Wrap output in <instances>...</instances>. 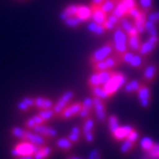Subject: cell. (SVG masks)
Listing matches in <instances>:
<instances>
[{"mask_svg":"<svg viewBox=\"0 0 159 159\" xmlns=\"http://www.w3.org/2000/svg\"><path fill=\"white\" fill-rule=\"evenodd\" d=\"M63 22L69 28H76V27H79L81 23L84 22V21H83L82 19H80L77 16H73V17H70V18H67V19L63 20Z\"/></svg>","mask_w":159,"mask_h":159,"instance_id":"obj_36","label":"cell"},{"mask_svg":"<svg viewBox=\"0 0 159 159\" xmlns=\"http://www.w3.org/2000/svg\"><path fill=\"white\" fill-rule=\"evenodd\" d=\"M82 107V103L80 102H75L73 104H69L62 112L60 113L59 115H57L59 118L61 119H69L71 117L75 116V115H79L80 109Z\"/></svg>","mask_w":159,"mask_h":159,"instance_id":"obj_12","label":"cell"},{"mask_svg":"<svg viewBox=\"0 0 159 159\" xmlns=\"http://www.w3.org/2000/svg\"><path fill=\"white\" fill-rule=\"evenodd\" d=\"M91 7V11H92V15H91V18H92L93 21H95L96 23H99V25H103L105 22L107 17V13L104 12L101 8V6H89Z\"/></svg>","mask_w":159,"mask_h":159,"instance_id":"obj_15","label":"cell"},{"mask_svg":"<svg viewBox=\"0 0 159 159\" xmlns=\"http://www.w3.org/2000/svg\"><path fill=\"white\" fill-rule=\"evenodd\" d=\"M142 159H159V143H155L149 150L144 152Z\"/></svg>","mask_w":159,"mask_h":159,"instance_id":"obj_29","label":"cell"},{"mask_svg":"<svg viewBox=\"0 0 159 159\" xmlns=\"http://www.w3.org/2000/svg\"><path fill=\"white\" fill-rule=\"evenodd\" d=\"M93 108H94V111H95L97 122L101 123V124H104L107 118L106 106H105L104 101L98 98V97L93 96Z\"/></svg>","mask_w":159,"mask_h":159,"instance_id":"obj_8","label":"cell"},{"mask_svg":"<svg viewBox=\"0 0 159 159\" xmlns=\"http://www.w3.org/2000/svg\"><path fill=\"white\" fill-rule=\"evenodd\" d=\"M122 62V55H118L116 53H113L108 57L104 59L103 61L92 64L93 72H101V71H106V70H114L117 65H119Z\"/></svg>","mask_w":159,"mask_h":159,"instance_id":"obj_3","label":"cell"},{"mask_svg":"<svg viewBox=\"0 0 159 159\" xmlns=\"http://www.w3.org/2000/svg\"><path fill=\"white\" fill-rule=\"evenodd\" d=\"M81 136H82V128H81L79 125H75V126H73L72 128H71L67 138H69L70 140H71V143L74 145L80 142Z\"/></svg>","mask_w":159,"mask_h":159,"instance_id":"obj_24","label":"cell"},{"mask_svg":"<svg viewBox=\"0 0 159 159\" xmlns=\"http://www.w3.org/2000/svg\"><path fill=\"white\" fill-rule=\"evenodd\" d=\"M77 9H79V5H76V3H71V5L66 6V7L62 10V12L60 13V19L65 20L70 17L76 16Z\"/></svg>","mask_w":159,"mask_h":159,"instance_id":"obj_20","label":"cell"},{"mask_svg":"<svg viewBox=\"0 0 159 159\" xmlns=\"http://www.w3.org/2000/svg\"><path fill=\"white\" fill-rule=\"evenodd\" d=\"M139 6L143 11L148 13L152 9V0H139Z\"/></svg>","mask_w":159,"mask_h":159,"instance_id":"obj_45","label":"cell"},{"mask_svg":"<svg viewBox=\"0 0 159 159\" xmlns=\"http://www.w3.org/2000/svg\"><path fill=\"white\" fill-rule=\"evenodd\" d=\"M87 85H89V87L97 86V85H99L98 73H97V72H93L92 74L89 75V79H87Z\"/></svg>","mask_w":159,"mask_h":159,"instance_id":"obj_44","label":"cell"},{"mask_svg":"<svg viewBox=\"0 0 159 159\" xmlns=\"http://www.w3.org/2000/svg\"><path fill=\"white\" fill-rule=\"evenodd\" d=\"M146 20H147V13L145 11H143L140 13V16H138L136 19H134V22L133 23H134L135 28L137 29L139 34H143L145 32V22H146Z\"/></svg>","mask_w":159,"mask_h":159,"instance_id":"obj_21","label":"cell"},{"mask_svg":"<svg viewBox=\"0 0 159 159\" xmlns=\"http://www.w3.org/2000/svg\"><path fill=\"white\" fill-rule=\"evenodd\" d=\"M82 108L93 109V97H85L82 102Z\"/></svg>","mask_w":159,"mask_h":159,"instance_id":"obj_49","label":"cell"},{"mask_svg":"<svg viewBox=\"0 0 159 159\" xmlns=\"http://www.w3.org/2000/svg\"><path fill=\"white\" fill-rule=\"evenodd\" d=\"M41 146L32 144V143L25 142L21 140V143L17 144L12 149H11V155L13 157H20V156H28V155H33Z\"/></svg>","mask_w":159,"mask_h":159,"instance_id":"obj_5","label":"cell"},{"mask_svg":"<svg viewBox=\"0 0 159 159\" xmlns=\"http://www.w3.org/2000/svg\"><path fill=\"white\" fill-rule=\"evenodd\" d=\"M34 106L40 109H48V108H53L54 106V102L52 99L47 98L43 96H38L34 98Z\"/></svg>","mask_w":159,"mask_h":159,"instance_id":"obj_19","label":"cell"},{"mask_svg":"<svg viewBox=\"0 0 159 159\" xmlns=\"http://www.w3.org/2000/svg\"><path fill=\"white\" fill-rule=\"evenodd\" d=\"M114 53V43L113 41H107L101 48H98L97 50H95L92 53V55L89 57V64H95V63L103 61L104 59L108 57L109 55H112Z\"/></svg>","mask_w":159,"mask_h":159,"instance_id":"obj_4","label":"cell"},{"mask_svg":"<svg viewBox=\"0 0 159 159\" xmlns=\"http://www.w3.org/2000/svg\"><path fill=\"white\" fill-rule=\"evenodd\" d=\"M104 1H105V0H104Z\"/></svg>","mask_w":159,"mask_h":159,"instance_id":"obj_56","label":"cell"},{"mask_svg":"<svg viewBox=\"0 0 159 159\" xmlns=\"http://www.w3.org/2000/svg\"><path fill=\"white\" fill-rule=\"evenodd\" d=\"M119 25L127 33V35H137L139 34L137 29L135 28L134 23L130 21L127 17H123L119 19Z\"/></svg>","mask_w":159,"mask_h":159,"instance_id":"obj_17","label":"cell"},{"mask_svg":"<svg viewBox=\"0 0 159 159\" xmlns=\"http://www.w3.org/2000/svg\"><path fill=\"white\" fill-rule=\"evenodd\" d=\"M128 35L124 30L120 28V25H117L114 29V34H113V43H114V53L118 55H122L124 52L128 50L127 44Z\"/></svg>","mask_w":159,"mask_h":159,"instance_id":"obj_1","label":"cell"},{"mask_svg":"<svg viewBox=\"0 0 159 159\" xmlns=\"http://www.w3.org/2000/svg\"><path fill=\"white\" fill-rule=\"evenodd\" d=\"M98 73V80H99V85H104L105 83L108 82V80L112 77L114 71L113 70H106V71H101Z\"/></svg>","mask_w":159,"mask_h":159,"instance_id":"obj_39","label":"cell"},{"mask_svg":"<svg viewBox=\"0 0 159 159\" xmlns=\"http://www.w3.org/2000/svg\"><path fill=\"white\" fill-rule=\"evenodd\" d=\"M25 132H27V129H23L21 127H12L11 129V134L16 137V138L20 139V140H25Z\"/></svg>","mask_w":159,"mask_h":159,"instance_id":"obj_42","label":"cell"},{"mask_svg":"<svg viewBox=\"0 0 159 159\" xmlns=\"http://www.w3.org/2000/svg\"><path fill=\"white\" fill-rule=\"evenodd\" d=\"M129 64L136 70H142L145 69V66L148 64V60L144 55H140L138 52H135L134 57H133L132 62L129 63Z\"/></svg>","mask_w":159,"mask_h":159,"instance_id":"obj_18","label":"cell"},{"mask_svg":"<svg viewBox=\"0 0 159 159\" xmlns=\"http://www.w3.org/2000/svg\"><path fill=\"white\" fill-rule=\"evenodd\" d=\"M127 44L128 48L134 52H138L139 48L142 45V39H140V34L137 35H128V40H127Z\"/></svg>","mask_w":159,"mask_h":159,"instance_id":"obj_22","label":"cell"},{"mask_svg":"<svg viewBox=\"0 0 159 159\" xmlns=\"http://www.w3.org/2000/svg\"><path fill=\"white\" fill-rule=\"evenodd\" d=\"M91 15H92V11H91V7H89V6L79 5L76 16L80 19H82L83 21H86V20L91 19Z\"/></svg>","mask_w":159,"mask_h":159,"instance_id":"obj_26","label":"cell"},{"mask_svg":"<svg viewBox=\"0 0 159 159\" xmlns=\"http://www.w3.org/2000/svg\"><path fill=\"white\" fill-rule=\"evenodd\" d=\"M159 43V35L158 34H155V35H149L148 40H147L146 42L142 43L140 48L138 50V53L140 55H148L149 53H152V51L155 50V48L158 45Z\"/></svg>","mask_w":159,"mask_h":159,"instance_id":"obj_10","label":"cell"},{"mask_svg":"<svg viewBox=\"0 0 159 159\" xmlns=\"http://www.w3.org/2000/svg\"><path fill=\"white\" fill-rule=\"evenodd\" d=\"M134 146H135L134 142H130V140H128V139H124L122 145H120V148H119L120 154H123V155L128 154V152L134 148Z\"/></svg>","mask_w":159,"mask_h":159,"instance_id":"obj_40","label":"cell"},{"mask_svg":"<svg viewBox=\"0 0 159 159\" xmlns=\"http://www.w3.org/2000/svg\"><path fill=\"white\" fill-rule=\"evenodd\" d=\"M157 23H155L152 20H146L145 22V31L148 33V35H155L158 34V29H157Z\"/></svg>","mask_w":159,"mask_h":159,"instance_id":"obj_37","label":"cell"},{"mask_svg":"<svg viewBox=\"0 0 159 159\" xmlns=\"http://www.w3.org/2000/svg\"><path fill=\"white\" fill-rule=\"evenodd\" d=\"M154 144H155V142L150 137H143V138L140 139V147H142V149L144 152L149 150V149L154 146Z\"/></svg>","mask_w":159,"mask_h":159,"instance_id":"obj_41","label":"cell"},{"mask_svg":"<svg viewBox=\"0 0 159 159\" xmlns=\"http://www.w3.org/2000/svg\"><path fill=\"white\" fill-rule=\"evenodd\" d=\"M134 54L135 52L134 51H132V50H127L126 52H124L122 54V62L123 63H130L132 62L133 57H134Z\"/></svg>","mask_w":159,"mask_h":159,"instance_id":"obj_46","label":"cell"},{"mask_svg":"<svg viewBox=\"0 0 159 159\" xmlns=\"http://www.w3.org/2000/svg\"><path fill=\"white\" fill-rule=\"evenodd\" d=\"M117 2H118V0H105V1H103L102 5H101V8H102V10L104 12H106L108 15V13H111L114 10Z\"/></svg>","mask_w":159,"mask_h":159,"instance_id":"obj_38","label":"cell"},{"mask_svg":"<svg viewBox=\"0 0 159 159\" xmlns=\"http://www.w3.org/2000/svg\"><path fill=\"white\" fill-rule=\"evenodd\" d=\"M119 1H120V2H122L123 5L127 8V10L132 9V8L138 6V5H137V2H136V0H119Z\"/></svg>","mask_w":159,"mask_h":159,"instance_id":"obj_52","label":"cell"},{"mask_svg":"<svg viewBox=\"0 0 159 159\" xmlns=\"http://www.w3.org/2000/svg\"><path fill=\"white\" fill-rule=\"evenodd\" d=\"M138 137H139L138 132H137V129H136V128H134V129L132 130V132H130L128 135H127V137H126L125 139H128V140H130V142L136 143V142H137V139H138Z\"/></svg>","mask_w":159,"mask_h":159,"instance_id":"obj_51","label":"cell"},{"mask_svg":"<svg viewBox=\"0 0 159 159\" xmlns=\"http://www.w3.org/2000/svg\"><path fill=\"white\" fill-rule=\"evenodd\" d=\"M107 124H108V129H109V132H111V134H113V133L120 126L118 117H117L115 114L109 115V116L107 117Z\"/></svg>","mask_w":159,"mask_h":159,"instance_id":"obj_35","label":"cell"},{"mask_svg":"<svg viewBox=\"0 0 159 159\" xmlns=\"http://www.w3.org/2000/svg\"><path fill=\"white\" fill-rule=\"evenodd\" d=\"M43 123H45V122L43 120L42 117L38 114V115H34V116H32V117H30L29 119H27L25 123V128H33V127L37 126V125L43 124Z\"/></svg>","mask_w":159,"mask_h":159,"instance_id":"obj_34","label":"cell"},{"mask_svg":"<svg viewBox=\"0 0 159 159\" xmlns=\"http://www.w3.org/2000/svg\"><path fill=\"white\" fill-rule=\"evenodd\" d=\"M87 159H102V155H101V150L97 148L92 149L89 154Z\"/></svg>","mask_w":159,"mask_h":159,"instance_id":"obj_50","label":"cell"},{"mask_svg":"<svg viewBox=\"0 0 159 159\" xmlns=\"http://www.w3.org/2000/svg\"><path fill=\"white\" fill-rule=\"evenodd\" d=\"M111 13L114 15L115 17H117V18L120 19V18H123V17H127V15H128V10H127V8L118 0L117 5L115 6L114 10H113Z\"/></svg>","mask_w":159,"mask_h":159,"instance_id":"obj_32","label":"cell"},{"mask_svg":"<svg viewBox=\"0 0 159 159\" xmlns=\"http://www.w3.org/2000/svg\"><path fill=\"white\" fill-rule=\"evenodd\" d=\"M25 142H29L32 143V144L37 145V146H44L48 142V138L41 136V135L37 134L32 130H27L25 132Z\"/></svg>","mask_w":159,"mask_h":159,"instance_id":"obj_14","label":"cell"},{"mask_svg":"<svg viewBox=\"0 0 159 159\" xmlns=\"http://www.w3.org/2000/svg\"><path fill=\"white\" fill-rule=\"evenodd\" d=\"M158 72H159L158 63H156V62L148 63L144 69L142 82L146 83V84H150V83H152L155 81V79L157 77V75H158Z\"/></svg>","mask_w":159,"mask_h":159,"instance_id":"obj_6","label":"cell"},{"mask_svg":"<svg viewBox=\"0 0 159 159\" xmlns=\"http://www.w3.org/2000/svg\"><path fill=\"white\" fill-rule=\"evenodd\" d=\"M104 0H91V5L92 6H101Z\"/></svg>","mask_w":159,"mask_h":159,"instance_id":"obj_53","label":"cell"},{"mask_svg":"<svg viewBox=\"0 0 159 159\" xmlns=\"http://www.w3.org/2000/svg\"><path fill=\"white\" fill-rule=\"evenodd\" d=\"M32 130L37 134L41 135V136L45 137V138H53V137L57 136V129L52 128V127L50 126H47V125L43 123V124H40V125H37L32 128Z\"/></svg>","mask_w":159,"mask_h":159,"instance_id":"obj_13","label":"cell"},{"mask_svg":"<svg viewBox=\"0 0 159 159\" xmlns=\"http://www.w3.org/2000/svg\"><path fill=\"white\" fill-rule=\"evenodd\" d=\"M147 19L152 20L155 23L159 25V10L158 11H150V12L147 13Z\"/></svg>","mask_w":159,"mask_h":159,"instance_id":"obj_48","label":"cell"},{"mask_svg":"<svg viewBox=\"0 0 159 159\" xmlns=\"http://www.w3.org/2000/svg\"><path fill=\"white\" fill-rule=\"evenodd\" d=\"M91 93H92V95L94 97H98V98L103 99V101H106V99H108L109 97H111L107 94V92L105 91L102 85H97V86L91 87Z\"/></svg>","mask_w":159,"mask_h":159,"instance_id":"obj_27","label":"cell"},{"mask_svg":"<svg viewBox=\"0 0 159 159\" xmlns=\"http://www.w3.org/2000/svg\"><path fill=\"white\" fill-rule=\"evenodd\" d=\"M143 12V10L140 9V7H138V6H136V7L132 8V9L128 10V15H127V17H130L133 18V20L136 19L138 16H140V13Z\"/></svg>","mask_w":159,"mask_h":159,"instance_id":"obj_47","label":"cell"},{"mask_svg":"<svg viewBox=\"0 0 159 159\" xmlns=\"http://www.w3.org/2000/svg\"><path fill=\"white\" fill-rule=\"evenodd\" d=\"M87 30L91 31L92 33H94L95 35H102L106 32V30L103 27V25L96 23L95 21H91V22L87 23Z\"/></svg>","mask_w":159,"mask_h":159,"instance_id":"obj_31","label":"cell"},{"mask_svg":"<svg viewBox=\"0 0 159 159\" xmlns=\"http://www.w3.org/2000/svg\"><path fill=\"white\" fill-rule=\"evenodd\" d=\"M66 159H84L82 157H77V156H67Z\"/></svg>","mask_w":159,"mask_h":159,"instance_id":"obj_55","label":"cell"},{"mask_svg":"<svg viewBox=\"0 0 159 159\" xmlns=\"http://www.w3.org/2000/svg\"><path fill=\"white\" fill-rule=\"evenodd\" d=\"M34 106V97L32 96H25L23 97L17 105V108L20 112H25L27 109H29L30 107Z\"/></svg>","mask_w":159,"mask_h":159,"instance_id":"obj_23","label":"cell"},{"mask_svg":"<svg viewBox=\"0 0 159 159\" xmlns=\"http://www.w3.org/2000/svg\"><path fill=\"white\" fill-rule=\"evenodd\" d=\"M119 25V18L115 17L114 15L112 13H108L106 17V20H105V22L103 23V27L105 28V30H114L115 27Z\"/></svg>","mask_w":159,"mask_h":159,"instance_id":"obj_25","label":"cell"},{"mask_svg":"<svg viewBox=\"0 0 159 159\" xmlns=\"http://www.w3.org/2000/svg\"><path fill=\"white\" fill-rule=\"evenodd\" d=\"M134 128H135V127L133 126V125H129V124L124 125V126H119L118 128H117L116 130L113 133L112 136H113V138H114L115 140H117V142H120V140H124V139L127 137V135L132 132Z\"/></svg>","mask_w":159,"mask_h":159,"instance_id":"obj_16","label":"cell"},{"mask_svg":"<svg viewBox=\"0 0 159 159\" xmlns=\"http://www.w3.org/2000/svg\"><path fill=\"white\" fill-rule=\"evenodd\" d=\"M73 97H74V92H73V91H71V89L65 91V92L61 95V97L54 103L53 111H54L55 115H59L60 113L62 112L63 109L70 104V102L73 99Z\"/></svg>","mask_w":159,"mask_h":159,"instance_id":"obj_7","label":"cell"},{"mask_svg":"<svg viewBox=\"0 0 159 159\" xmlns=\"http://www.w3.org/2000/svg\"><path fill=\"white\" fill-rule=\"evenodd\" d=\"M39 115L42 117L44 122H48V120H50V119L55 116V113L53 111V108H48V109H41Z\"/></svg>","mask_w":159,"mask_h":159,"instance_id":"obj_43","label":"cell"},{"mask_svg":"<svg viewBox=\"0 0 159 159\" xmlns=\"http://www.w3.org/2000/svg\"><path fill=\"white\" fill-rule=\"evenodd\" d=\"M94 120L91 116L85 118L84 124L82 126V134L84 135V138L86 140V143L89 144H92L94 142Z\"/></svg>","mask_w":159,"mask_h":159,"instance_id":"obj_11","label":"cell"},{"mask_svg":"<svg viewBox=\"0 0 159 159\" xmlns=\"http://www.w3.org/2000/svg\"><path fill=\"white\" fill-rule=\"evenodd\" d=\"M126 81H127V76L124 74V73L114 71L112 77L108 80V82L105 83V84L102 85V86L104 87V89L106 91L107 94H108L109 96H113L120 87L124 86Z\"/></svg>","mask_w":159,"mask_h":159,"instance_id":"obj_2","label":"cell"},{"mask_svg":"<svg viewBox=\"0 0 159 159\" xmlns=\"http://www.w3.org/2000/svg\"><path fill=\"white\" fill-rule=\"evenodd\" d=\"M52 152V148L49 146H41L37 152L32 155L33 159H47Z\"/></svg>","mask_w":159,"mask_h":159,"instance_id":"obj_28","label":"cell"},{"mask_svg":"<svg viewBox=\"0 0 159 159\" xmlns=\"http://www.w3.org/2000/svg\"><path fill=\"white\" fill-rule=\"evenodd\" d=\"M142 83L143 82L139 81V80H132V81H129V82H127L124 85V92L126 94H132L134 92H137V89L142 85Z\"/></svg>","mask_w":159,"mask_h":159,"instance_id":"obj_30","label":"cell"},{"mask_svg":"<svg viewBox=\"0 0 159 159\" xmlns=\"http://www.w3.org/2000/svg\"><path fill=\"white\" fill-rule=\"evenodd\" d=\"M55 146L57 148H60L61 150H64V152H67V150H71L73 147V144L71 143L67 137H63V138H59L55 142Z\"/></svg>","mask_w":159,"mask_h":159,"instance_id":"obj_33","label":"cell"},{"mask_svg":"<svg viewBox=\"0 0 159 159\" xmlns=\"http://www.w3.org/2000/svg\"><path fill=\"white\" fill-rule=\"evenodd\" d=\"M16 159H33L32 155H28V156H20V157H16Z\"/></svg>","mask_w":159,"mask_h":159,"instance_id":"obj_54","label":"cell"},{"mask_svg":"<svg viewBox=\"0 0 159 159\" xmlns=\"http://www.w3.org/2000/svg\"><path fill=\"white\" fill-rule=\"evenodd\" d=\"M137 94H138L140 106L143 108H147L149 106V104H150V99H152V91L149 89L148 84L142 83V85L137 89Z\"/></svg>","mask_w":159,"mask_h":159,"instance_id":"obj_9","label":"cell"}]
</instances>
